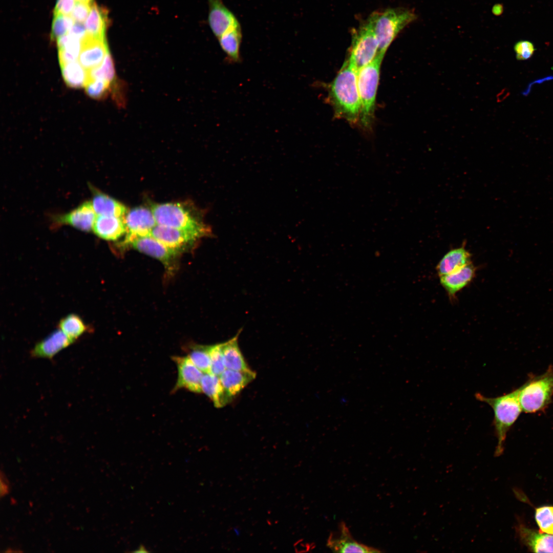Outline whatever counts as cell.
I'll return each instance as SVG.
<instances>
[{
  "mask_svg": "<svg viewBox=\"0 0 553 553\" xmlns=\"http://www.w3.org/2000/svg\"><path fill=\"white\" fill-rule=\"evenodd\" d=\"M1 497H3L8 494L10 492L9 482L6 476L2 471H1Z\"/></svg>",
  "mask_w": 553,
  "mask_h": 553,
  "instance_id": "ab89813d",
  "label": "cell"
},
{
  "mask_svg": "<svg viewBox=\"0 0 553 553\" xmlns=\"http://www.w3.org/2000/svg\"><path fill=\"white\" fill-rule=\"evenodd\" d=\"M211 359V372L220 376L226 369L221 348V344L209 346Z\"/></svg>",
  "mask_w": 553,
  "mask_h": 553,
  "instance_id": "e575fe53",
  "label": "cell"
},
{
  "mask_svg": "<svg viewBox=\"0 0 553 553\" xmlns=\"http://www.w3.org/2000/svg\"><path fill=\"white\" fill-rule=\"evenodd\" d=\"M61 69L65 81L71 88L85 87L89 80L88 70L79 61L76 60L61 66Z\"/></svg>",
  "mask_w": 553,
  "mask_h": 553,
  "instance_id": "83f0119b",
  "label": "cell"
},
{
  "mask_svg": "<svg viewBox=\"0 0 553 553\" xmlns=\"http://www.w3.org/2000/svg\"><path fill=\"white\" fill-rule=\"evenodd\" d=\"M207 2L208 25L217 38L227 31L241 26L236 16L222 0H207Z\"/></svg>",
  "mask_w": 553,
  "mask_h": 553,
  "instance_id": "8fae6325",
  "label": "cell"
},
{
  "mask_svg": "<svg viewBox=\"0 0 553 553\" xmlns=\"http://www.w3.org/2000/svg\"><path fill=\"white\" fill-rule=\"evenodd\" d=\"M58 59L60 66L75 61L79 58L81 49V40L69 33L56 40Z\"/></svg>",
  "mask_w": 553,
  "mask_h": 553,
  "instance_id": "4316f807",
  "label": "cell"
},
{
  "mask_svg": "<svg viewBox=\"0 0 553 553\" xmlns=\"http://www.w3.org/2000/svg\"><path fill=\"white\" fill-rule=\"evenodd\" d=\"M220 46L226 54V61L230 63L241 61L240 47L242 40L241 27L230 30L218 38Z\"/></svg>",
  "mask_w": 553,
  "mask_h": 553,
  "instance_id": "484cf974",
  "label": "cell"
},
{
  "mask_svg": "<svg viewBox=\"0 0 553 553\" xmlns=\"http://www.w3.org/2000/svg\"><path fill=\"white\" fill-rule=\"evenodd\" d=\"M352 33L351 44L347 60L358 73L376 57L378 45L368 19Z\"/></svg>",
  "mask_w": 553,
  "mask_h": 553,
  "instance_id": "52a82bcc",
  "label": "cell"
},
{
  "mask_svg": "<svg viewBox=\"0 0 553 553\" xmlns=\"http://www.w3.org/2000/svg\"><path fill=\"white\" fill-rule=\"evenodd\" d=\"M111 83L102 79H90L85 86L86 93L92 98H103L110 90Z\"/></svg>",
  "mask_w": 553,
  "mask_h": 553,
  "instance_id": "836d02e7",
  "label": "cell"
},
{
  "mask_svg": "<svg viewBox=\"0 0 553 553\" xmlns=\"http://www.w3.org/2000/svg\"><path fill=\"white\" fill-rule=\"evenodd\" d=\"M107 9L92 4L91 9L84 26L88 36L100 40L106 39V33L110 25V19Z\"/></svg>",
  "mask_w": 553,
  "mask_h": 553,
  "instance_id": "ffe728a7",
  "label": "cell"
},
{
  "mask_svg": "<svg viewBox=\"0 0 553 553\" xmlns=\"http://www.w3.org/2000/svg\"><path fill=\"white\" fill-rule=\"evenodd\" d=\"M75 22L70 15L53 14L50 38L56 40L69 33Z\"/></svg>",
  "mask_w": 553,
  "mask_h": 553,
  "instance_id": "1f68e13d",
  "label": "cell"
},
{
  "mask_svg": "<svg viewBox=\"0 0 553 553\" xmlns=\"http://www.w3.org/2000/svg\"><path fill=\"white\" fill-rule=\"evenodd\" d=\"M384 56L377 55L357 73L358 89L360 102L359 121L366 127L372 122L374 115L380 69Z\"/></svg>",
  "mask_w": 553,
  "mask_h": 553,
  "instance_id": "8992f818",
  "label": "cell"
},
{
  "mask_svg": "<svg viewBox=\"0 0 553 553\" xmlns=\"http://www.w3.org/2000/svg\"><path fill=\"white\" fill-rule=\"evenodd\" d=\"M69 34L81 40L87 35L84 24L75 22L69 32Z\"/></svg>",
  "mask_w": 553,
  "mask_h": 553,
  "instance_id": "f35d334b",
  "label": "cell"
},
{
  "mask_svg": "<svg viewBox=\"0 0 553 553\" xmlns=\"http://www.w3.org/2000/svg\"><path fill=\"white\" fill-rule=\"evenodd\" d=\"M256 376L252 370L241 371L225 369L219 378L227 394L231 397L237 395Z\"/></svg>",
  "mask_w": 553,
  "mask_h": 553,
  "instance_id": "7402d4cb",
  "label": "cell"
},
{
  "mask_svg": "<svg viewBox=\"0 0 553 553\" xmlns=\"http://www.w3.org/2000/svg\"><path fill=\"white\" fill-rule=\"evenodd\" d=\"M503 11V7L501 5H496L493 8V12L496 15H500Z\"/></svg>",
  "mask_w": 553,
  "mask_h": 553,
  "instance_id": "60d3db41",
  "label": "cell"
},
{
  "mask_svg": "<svg viewBox=\"0 0 553 553\" xmlns=\"http://www.w3.org/2000/svg\"><path fill=\"white\" fill-rule=\"evenodd\" d=\"M124 219L127 231L122 244L135 238L151 236L157 224L152 210L143 206L128 210Z\"/></svg>",
  "mask_w": 553,
  "mask_h": 553,
  "instance_id": "30bf717a",
  "label": "cell"
},
{
  "mask_svg": "<svg viewBox=\"0 0 553 553\" xmlns=\"http://www.w3.org/2000/svg\"><path fill=\"white\" fill-rule=\"evenodd\" d=\"M173 360L178 370V378L174 390L184 388L194 393H201V380L204 373L188 356H176Z\"/></svg>",
  "mask_w": 553,
  "mask_h": 553,
  "instance_id": "4fadbf2b",
  "label": "cell"
},
{
  "mask_svg": "<svg viewBox=\"0 0 553 553\" xmlns=\"http://www.w3.org/2000/svg\"><path fill=\"white\" fill-rule=\"evenodd\" d=\"M96 217L91 201H86L68 213L54 217L53 221L58 225H69L89 231L92 230Z\"/></svg>",
  "mask_w": 553,
  "mask_h": 553,
  "instance_id": "5bb4252c",
  "label": "cell"
},
{
  "mask_svg": "<svg viewBox=\"0 0 553 553\" xmlns=\"http://www.w3.org/2000/svg\"><path fill=\"white\" fill-rule=\"evenodd\" d=\"M92 3L76 1L75 6L70 14L75 22L84 23L90 12Z\"/></svg>",
  "mask_w": 553,
  "mask_h": 553,
  "instance_id": "d590c367",
  "label": "cell"
},
{
  "mask_svg": "<svg viewBox=\"0 0 553 553\" xmlns=\"http://www.w3.org/2000/svg\"><path fill=\"white\" fill-rule=\"evenodd\" d=\"M201 390L218 408L224 407L231 399L226 392L219 376L211 373H204L201 380Z\"/></svg>",
  "mask_w": 553,
  "mask_h": 553,
  "instance_id": "cb8c5ba5",
  "label": "cell"
},
{
  "mask_svg": "<svg viewBox=\"0 0 553 553\" xmlns=\"http://www.w3.org/2000/svg\"><path fill=\"white\" fill-rule=\"evenodd\" d=\"M76 1H83V2H88V3H92V2L93 1V0H76Z\"/></svg>",
  "mask_w": 553,
  "mask_h": 553,
  "instance_id": "7bdbcfd3",
  "label": "cell"
},
{
  "mask_svg": "<svg viewBox=\"0 0 553 553\" xmlns=\"http://www.w3.org/2000/svg\"><path fill=\"white\" fill-rule=\"evenodd\" d=\"M151 210L158 225L193 231L203 238L212 234L210 227L204 221L203 214L186 202L154 204Z\"/></svg>",
  "mask_w": 553,
  "mask_h": 553,
  "instance_id": "7a4b0ae2",
  "label": "cell"
},
{
  "mask_svg": "<svg viewBox=\"0 0 553 553\" xmlns=\"http://www.w3.org/2000/svg\"><path fill=\"white\" fill-rule=\"evenodd\" d=\"M73 343L58 329L38 342L32 349L31 354L34 357L50 359Z\"/></svg>",
  "mask_w": 553,
  "mask_h": 553,
  "instance_id": "2e32d148",
  "label": "cell"
},
{
  "mask_svg": "<svg viewBox=\"0 0 553 553\" xmlns=\"http://www.w3.org/2000/svg\"><path fill=\"white\" fill-rule=\"evenodd\" d=\"M89 80L102 79L110 83L115 78V70L113 58L109 51L101 64L90 70H88Z\"/></svg>",
  "mask_w": 553,
  "mask_h": 553,
  "instance_id": "f546056e",
  "label": "cell"
},
{
  "mask_svg": "<svg viewBox=\"0 0 553 553\" xmlns=\"http://www.w3.org/2000/svg\"><path fill=\"white\" fill-rule=\"evenodd\" d=\"M327 546L332 551L336 552H380L376 548L368 546L355 540L343 521L339 523L336 531L331 533L327 541Z\"/></svg>",
  "mask_w": 553,
  "mask_h": 553,
  "instance_id": "7c38bea8",
  "label": "cell"
},
{
  "mask_svg": "<svg viewBox=\"0 0 553 553\" xmlns=\"http://www.w3.org/2000/svg\"><path fill=\"white\" fill-rule=\"evenodd\" d=\"M329 96L336 116L352 123L359 120L357 72L347 60L331 83Z\"/></svg>",
  "mask_w": 553,
  "mask_h": 553,
  "instance_id": "6da1fadb",
  "label": "cell"
},
{
  "mask_svg": "<svg viewBox=\"0 0 553 553\" xmlns=\"http://www.w3.org/2000/svg\"><path fill=\"white\" fill-rule=\"evenodd\" d=\"M476 398L489 405L494 412L493 426L497 438L495 456L502 455L507 434L522 411L519 400V388L495 397H488L480 393Z\"/></svg>",
  "mask_w": 553,
  "mask_h": 553,
  "instance_id": "3957f363",
  "label": "cell"
},
{
  "mask_svg": "<svg viewBox=\"0 0 553 553\" xmlns=\"http://www.w3.org/2000/svg\"><path fill=\"white\" fill-rule=\"evenodd\" d=\"M58 328L70 339L74 342L88 329L82 318L74 313L70 314L62 318L58 323Z\"/></svg>",
  "mask_w": 553,
  "mask_h": 553,
  "instance_id": "f1b7e54d",
  "label": "cell"
},
{
  "mask_svg": "<svg viewBox=\"0 0 553 553\" xmlns=\"http://www.w3.org/2000/svg\"><path fill=\"white\" fill-rule=\"evenodd\" d=\"M519 388V400L522 411L535 414L544 411L553 397V366L545 372L531 375Z\"/></svg>",
  "mask_w": 553,
  "mask_h": 553,
  "instance_id": "5b68a950",
  "label": "cell"
},
{
  "mask_svg": "<svg viewBox=\"0 0 553 553\" xmlns=\"http://www.w3.org/2000/svg\"><path fill=\"white\" fill-rule=\"evenodd\" d=\"M92 230L98 237L107 241H117L126 233L124 217L97 216Z\"/></svg>",
  "mask_w": 553,
  "mask_h": 553,
  "instance_id": "ac0fdd59",
  "label": "cell"
},
{
  "mask_svg": "<svg viewBox=\"0 0 553 553\" xmlns=\"http://www.w3.org/2000/svg\"><path fill=\"white\" fill-rule=\"evenodd\" d=\"M476 267L472 263L451 273L440 276V283L451 300L474 279Z\"/></svg>",
  "mask_w": 553,
  "mask_h": 553,
  "instance_id": "e0dca14e",
  "label": "cell"
},
{
  "mask_svg": "<svg viewBox=\"0 0 553 553\" xmlns=\"http://www.w3.org/2000/svg\"><path fill=\"white\" fill-rule=\"evenodd\" d=\"M154 258L163 263L168 272L173 271L179 253L151 236L135 238L123 244Z\"/></svg>",
  "mask_w": 553,
  "mask_h": 553,
  "instance_id": "9c48e42d",
  "label": "cell"
},
{
  "mask_svg": "<svg viewBox=\"0 0 553 553\" xmlns=\"http://www.w3.org/2000/svg\"><path fill=\"white\" fill-rule=\"evenodd\" d=\"M133 552H148V551L145 548L143 545H141L137 550L134 551Z\"/></svg>",
  "mask_w": 553,
  "mask_h": 553,
  "instance_id": "b9f144b4",
  "label": "cell"
},
{
  "mask_svg": "<svg viewBox=\"0 0 553 553\" xmlns=\"http://www.w3.org/2000/svg\"><path fill=\"white\" fill-rule=\"evenodd\" d=\"M239 331L233 337L221 343L226 369L241 371L251 370L247 365L238 345Z\"/></svg>",
  "mask_w": 553,
  "mask_h": 553,
  "instance_id": "d4e9b609",
  "label": "cell"
},
{
  "mask_svg": "<svg viewBox=\"0 0 553 553\" xmlns=\"http://www.w3.org/2000/svg\"><path fill=\"white\" fill-rule=\"evenodd\" d=\"M75 3L76 0H57L53 14L70 15Z\"/></svg>",
  "mask_w": 553,
  "mask_h": 553,
  "instance_id": "74e56055",
  "label": "cell"
},
{
  "mask_svg": "<svg viewBox=\"0 0 553 553\" xmlns=\"http://www.w3.org/2000/svg\"><path fill=\"white\" fill-rule=\"evenodd\" d=\"M188 356L194 365L203 373H211L209 346H195L190 351Z\"/></svg>",
  "mask_w": 553,
  "mask_h": 553,
  "instance_id": "4dcf8cb0",
  "label": "cell"
},
{
  "mask_svg": "<svg viewBox=\"0 0 553 553\" xmlns=\"http://www.w3.org/2000/svg\"><path fill=\"white\" fill-rule=\"evenodd\" d=\"M151 235L179 254L193 247L203 238L193 231L158 224L153 229Z\"/></svg>",
  "mask_w": 553,
  "mask_h": 553,
  "instance_id": "ba28073f",
  "label": "cell"
},
{
  "mask_svg": "<svg viewBox=\"0 0 553 553\" xmlns=\"http://www.w3.org/2000/svg\"><path fill=\"white\" fill-rule=\"evenodd\" d=\"M93 188L91 201L97 216H112L123 218L129 210L126 207L114 198Z\"/></svg>",
  "mask_w": 553,
  "mask_h": 553,
  "instance_id": "603a6c76",
  "label": "cell"
},
{
  "mask_svg": "<svg viewBox=\"0 0 553 553\" xmlns=\"http://www.w3.org/2000/svg\"><path fill=\"white\" fill-rule=\"evenodd\" d=\"M536 49L533 44L528 40L518 41L514 46L516 58L519 60H525L530 58Z\"/></svg>",
  "mask_w": 553,
  "mask_h": 553,
  "instance_id": "8d00e7d4",
  "label": "cell"
},
{
  "mask_svg": "<svg viewBox=\"0 0 553 553\" xmlns=\"http://www.w3.org/2000/svg\"><path fill=\"white\" fill-rule=\"evenodd\" d=\"M518 532L521 541L535 552H553V535L537 532L520 525Z\"/></svg>",
  "mask_w": 553,
  "mask_h": 553,
  "instance_id": "44dd1931",
  "label": "cell"
},
{
  "mask_svg": "<svg viewBox=\"0 0 553 553\" xmlns=\"http://www.w3.org/2000/svg\"><path fill=\"white\" fill-rule=\"evenodd\" d=\"M535 519L539 532L553 535V506H544L536 508Z\"/></svg>",
  "mask_w": 553,
  "mask_h": 553,
  "instance_id": "d6a6232c",
  "label": "cell"
},
{
  "mask_svg": "<svg viewBox=\"0 0 553 553\" xmlns=\"http://www.w3.org/2000/svg\"><path fill=\"white\" fill-rule=\"evenodd\" d=\"M416 18L417 15L412 10L404 8H389L373 12L368 20L377 40V55L384 57L398 33Z\"/></svg>",
  "mask_w": 553,
  "mask_h": 553,
  "instance_id": "277c9868",
  "label": "cell"
},
{
  "mask_svg": "<svg viewBox=\"0 0 553 553\" xmlns=\"http://www.w3.org/2000/svg\"><path fill=\"white\" fill-rule=\"evenodd\" d=\"M472 263L470 252L465 245L447 252L437 264L436 269L439 276L455 271Z\"/></svg>",
  "mask_w": 553,
  "mask_h": 553,
  "instance_id": "d6986e66",
  "label": "cell"
},
{
  "mask_svg": "<svg viewBox=\"0 0 553 553\" xmlns=\"http://www.w3.org/2000/svg\"><path fill=\"white\" fill-rule=\"evenodd\" d=\"M79 62L87 70L100 66L109 51L107 40L94 38L87 35L81 40Z\"/></svg>",
  "mask_w": 553,
  "mask_h": 553,
  "instance_id": "9a60e30c",
  "label": "cell"
}]
</instances>
